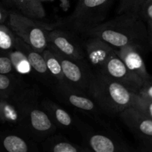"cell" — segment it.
I'll use <instances>...</instances> for the list:
<instances>
[{
  "label": "cell",
  "instance_id": "10",
  "mask_svg": "<svg viewBox=\"0 0 152 152\" xmlns=\"http://www.w3.org/2000/svg\"><path fill=\"white\" fill-rule=\"evenodd\" d=\"M55 53L61 63L66 82L82 91H87L92 68H91L86 60H73Z\"/></svg>",
  "mask_w": 152,
  "mask_h": 152
},
{
  "label": "cell",
  "instance_id": "8",
  "mask_svg": "<svg viewBox=\"0 0 152 152\" xmlns=\"http://www.w3.org/2000/svg\"><path fill=\"white\" fill-rule=\"evenodd\" d=\"M51 87L56 97L68 105L92 114H98L101 110L86 92L75 88L66 81H55Z\"/></svg>",
  "mask_w": 152,
  "mask_h": 152
},
{
  "label": "cell",
  "instance_id": "13",
  "mask_svg": "<svg viewBox=\"0 0 152 152\" xmlns=\"http://www.w3.org/2000/svg\"><path fill=\"white\" fill-rule=\"evenodd\" d=\"M116 53L127 68L145 83L152 80V77L146 69L142 52L138 48L134 46H124L116 48Z\"/></svg>",
  "mask_w": 152,
  "mask_h": 152
},
{
  "label": "cell",
  "instance_id": "17",
  "mask_svg": "<svg viewBox=\"0 0 152 152\" xmlns=\"http://www.w3.org/2000/svg\"><path fill=\"white\" fill-rule=\"evenodd\" d=\"M2 147L8 152H34L38 151L37 143L31 138L19 132L4 137L1 141Z\"/></svg>",
  "mask_w": 152,
  "mask_h": 152
},
{
  "label": "cell",
  "instance_id": "9",
  "mask_svg": "<svg viewBox=\"0 0 152 152\" xmlns=\"http://www.w3.org/2000/svg\"><path fill=\"white\" fill-rule=\"evenodd\" d=\"M98 70L135 94H138L145 83L141 78L127 68L116 53L110 56L106 63Z\"/></svg>",
  "mask_w": 152,
  "mask_h": 152
},
{
  "label": "cell",
  "instance_id": "22",
  "mask_svg": "<svg viewBox=\"0 0 152 152\" xmlns=\"http://www.w3.org/2000/svg\"><path fill=\"white\" fill-rule=\"evenodd\" d=\"M16 37L9 27L0 24V50L10 51L14 49Z\"/></svg>",
  "mask_w": 152,
  "mask_h": 152
},
{
  "label": "cell",
  "instance_id": "12",
  "mask_svg": "<svg viewBox=\"0 0 152 152\" xmlns=\"http://www.w3.org/2000/svg\"><path fill=\"white\" fill-rule=\"evenodd\" d=\"M119 117L138 138L152 136V120L134 107L127 108L119 113Z\"/></svg>",
  "mask_w": 152,
  "mask_h": 152
},
{
  "label": "cell",
  "instance_id": "11",
  "mask_svg": "<svg viewBox=\"0 0 152 152\" xmlns=\"http://www.w3.org/2000/svg\"><path fill=\"white\" fill-rule=\"evenodd\" d=\"M86 62L92 69L98 70L116 53L114 47L95 37H89L83 44Z\"/></svg>",
  "mask_w": 152,
  "mask_h": 152
},
{
  "label": "cell",
  "instance_id": "28",
  "mask_svg": "<svg viewBox=\"0 0 152 152\" xmlns=\"http://www.w3.org/2000/svg\"><path fill=\"white\" fill-rule=\"evenodd\" d=\"M142 151H152V136L142 137L138 138Z\"/></svg>",
  "mask_w": 152,
  "mask_h": 152
},
{
  "label": "cell",
  "instance_id": "33",
  "mask_svg": "<svg viewBox=\"0 0 152 152\" xmlns=\"http://www.w3.org/2000/svg\"><path fill=\"white\" fill-rule=\"evenodd\" d=\"M78 1H79V0H78Z\"/></svg>",
  "mask_w": 152,
  "mask_h": 152
},
{
  "label": "cell",
  "instance_id": "30",
  "mask_svg": "<svg viewBox=\"0 0 152 152\" xmlns=\"http://www.w3.org/2000/svg\"><path fill=\"white\" fill-rule=\"evenodd\" d=\"M148 40L150 48H152V23H148Z\"/></svg>",
  "mask_w": 152,
  "mask_h": 152
},
{
  "label": "cell",
  "instance_id": "27",
  "mask_svg": "<svg viewBox=\"0 0 152 152\" xmlns=\"http://www.w3.org/2000/svg\"><path fill=\"white\" fill-rule=\"evenodd\" d=\"M138 94L152 100V80L145 82L139 91Z\"/></svg>",
  "mask_w": 152,
  "mask_h": 152
},
{
  "label": "cell",
  "instance_id": "18",
  "mask_svg": "<svg viewBox=\"0 0 152 152\" xmlns=\"http://www.w3.org/2000/svg\"><path fill=\"white\" fill-rule=\"evenodd\" d=\"M17 7L21 13L34 19H41L46 16V10L41 0H10Z\"/></svg>",
  "mask_w": 152,
  "mask_h": 152
},
{
  "label": "cell",
  "instance_id": "25",
  "mask_svg": "<svg viewBox=\"0 0 152 152\" xmlns=\"http://www.w3.org/2000/svg\"><path fill=\"white\" fill-rule=\"evenodd\" d=\"M139 15L147 23H152V0H144Z\"/></svg>",
  "mask_w": 152,
  "mask_h": 152
},
{
  "label": "cell",
  "instance_id": "7",
  "mask_svg": "<svg viewBox=\"0 0 152 152\" xmlns=\"http://www.w3.org/2000/svg\"><path fill=\"white\" fill-rule=\"evenodd\" d=\"M48 48L55 53L76 61L86 60L84 48L76 33L65 28H56L49 31Z\"/></svg>",
  "mask_w": 152,
  "mask_h": 152
},
{
  "label": "cell",
  "instance_id": "3",
  "mask_svg": "<svg viewBox=\"0 0 152 152\" xmlns=\"http://www.w3.org/2000/svg\"><path fill=\"white\" fill-rule=\"evenodd\" d=\"M112 2L113 0H79L72 13L60 21L61 28L86 35L104 22Z\"/></svg>",
  "mask_w": 152,
  "mask_h": 152
},
{
  "label": "cell",
  "instance_id": "4",
  "mask_svg": "<svg viewBox=\"0 0 152 152\" xmlns=\"http://www.w3.org/2000/svg\"><path fill=\"white\" fill-rule=\"evenodd\" d=\"M8 17L9 28L15 35L40 52H43L48 47L49 31L54 28H61L60 22L46 24L15 11L10 12Z\"/></svg>",
  "mask_w": 152,
  "mask_h": 152
},
{
  "label": "cell",
  "instance_id": "29",
  "mask_svg": "<svg viewBox=\"0 0 152 152\" xmlns=\"http://www.w3.org/2000/svg\"><path fill=\"white\" fill-rule=\"evenodd\" d=\"M7 16H8V13L0 4V24L4 23L7 19Z\"/></svg>",
  "mask_w": 152,
  "mask_h": 152
},
{
  "label": "cell",
  "instance_id": "23",
  "mask_svg": "<svg viewBox=\"0 0 152 152\" xmlns=\"http://www.w3.org/2000/svg\"><path fill=\"white\" fill-rule=\"evenodd\" d=\"M132 106L152 120V100L135 94Z\"/></svg>",
  "mask_w": 152,
  "mask_h": 152
},
{
  "label": "cell",
  "instance_id": "14",
  "mask_svg": "<svg viewBox=\"0 0 152 152\" xmlns=\"http://www.w3.org/2000/svg\"><path fill=\"white\" fill-rule=\"evenodd\" d=\"M14 48L20 50L24 53L28 59L32 70L47 84L52 86L55 82L53 77L50 75L46 66V61L43 57L42 52L37 51L35 49L31 48L29 45L16 37Z\"/></svg>",
  "mask_w": 152,
  "mask_h": 152
},
{
  "label": "cell",
  "instance_id": "1",
  "mask_svg": "<svg viewBox=\"0 0 152 152\" xmlns=\"http://www.w3.org/2000/svg\"><path fill=\"white\" fill-rule=\"evenodd\" d=\"M86 35L101 39L115 48L134 46L143 53L150 48L148 27L137 13H120L91 29Z\"/></svg>",
  "mask_w": 152,
  "mask_h": 152
},
{
  "label": "cell",
  "instance_id": "24",
  "mask_svg": "<svg viewBox=\"0 0 152 152\" xmlns=\"http://www.w3.org/2000/svg\"><path fill=\"white\" fill-rule=\"evenodd\" d=\"M144 0H119L118 13H133L139 15Z\"/></svg>",
  "mask_w": 152,
  "mask_h": 152
},
{
  "label": "cell",
  "instance_id": "16",
  "mask_svg": "<svg viewBox=\"0 0 152 152\" xmlns=\"http://www.w3.org/2000/svg\"><path fill=\"white\" fill-rule=\"evenodd\" d=\"M42 150L47 152H86L90 151L83 145L72 142L62 134H54L41 142Z\"/></svg>",
  "mask_w": 152,
  "mask_h": 152
},
{
  "label": "cell",
  "instance_id": "5",
  "mask_svg": "<svg viewBox=\"0 0 152 152\" xmlns=\"http://www.w3.org/2000/svg\"><path fill=\"white\" fill-rule=\"evenodd\" d=\"M17 127L19 132L29 137L37 143H41L54 134L58 129L40 106V102L30 107Z\"/></svg>",
  "mask_w": 152,
  "mask_h": 152
},
{
  "label": "cell",
  "instance_id": "31",
  "mask_svg": "<svg viewBox=\"0 0 152 152\" xmlns=\"http://www.w3.org/2000/svg\"><path fill=\"white\" fill-rule=\"evenodd\" d=\"M5 1H10V0H5ZM10 2H11V1H10Z\"/></svg>",
  "mask_w": 152,
  "mask_h": 152
},
{
  "label": "cell",
  "instance_id": "32",
  "mask_svg": "<svg viewBox=\"0 0 152 152\" xmlns=\"http://www.w3.org/2000/svg\"><path fill=\"white\" fill-rule=\"evenodd\" d=\"M41 1H48V0H41Z\"/></svg>",
  "mask_w": 152,
  "mask_h": 152
},
{
  "label": "cell",
  "instance_id": "15",
  "mask_svg": "<svg viewBox=\"0 0 152 152\" xmlns=\"http://www.w3.org/2000/svg\"><path fill=\"white\" fill-rule=\"evenodd\" d=\"M40 106L58 129L60 128L63 130H68L75 126V120L71 114L54 101L48 99H43L40 102Z\"/></svg>",
  "mask_w": 152,
  "mask_h": 152
},
{
  "label": "cell",
  "instance_id": "19",
  "mask_svg": "<svg viewBox=\"0 0 152 152\" xmlns=\"http://www.w3.org/2000/svg\"><path fill=\"white\" fill-rule=\"evenodd\" d=\"M42 54L46 61L48 71H49L50 75L53 77L55 81H66L63 73L61 63L56 53L52 49L47 47L42 52Z\"/></svg>",
  "mask_w": 152,
  "mask_h": 152
},
{
  "label": "cell",
  "instance_id": "2",
  "mask_svg": "<svg viewBox=\"0 0 152 152\" xmlns=\"http://www.w3.org/2000/svg\"><path fill=\"white\" fill-rule=\"evenodd\" d=\"M86 92L101 111L118 115L132 106L135 95L128 88L95 69H92Z\"/></svg>",
  "mask_w": 152,
  "mask_h": 152
},
{
  "label": "cell",
  "instance_id": "26",
  "mask_svg": "<svg viewBox=\"0 0 152 152\" xmlns=\"http://www.w3.org/2000/svg\"><path fill=\"white\" fill-rule=\"evenodd\" d=\"M13 70V65L8 55L0 56V74H10Z\"/></svg>",
  "mask_w": 152,
  "mask_h": 152
},
{
  "label": "cell",
  "instance_id": "20",
  "mask_svg": "<svg viewBox=\"0 0 152 152\" xmlns=\"http://www.w3.org/2000/svg\"><path fill=\"white\" fill-rule=\"evenodd\" d=\"M25 85L22 80L10 74H0V98L9 97Z\"/></svg>",
  "mask_w": 152,
  "mask_h": 152
},
{
  "label": "cell",
  "instance_id": "21",
  "mask_svg": "<svg viewBox=\"0 0 152 152\" xmlns=\"http://www.w3.org/2000/svg\"><path fill=\"white\" fill-rule=\"evenodd\" d=\"M7 55L10 57L13 69L19 74L28 75L31 71H33L25 55L20 50L14 48L12 50L7 51Z\"/></svg>",
  "mask_w": 152,
  "mask_h": 152
},
{
  "label": "cell",
  "instance_id": "6",
  "mask_svg": "<svg viewBox=\"0 0 152 152\" xmlns=\"http://www.w3.org/2000/svg\"><path fill=\"white\" fill-rule=\"evenodd\" d=\"M75 126L81 134L83 146L90 151L95 152H128L131 147L124 141L107 132H96L79 120H75Z\"/></svg>",
  "mask_w": 152,
  "mask_h": 152
}]
</instances>
